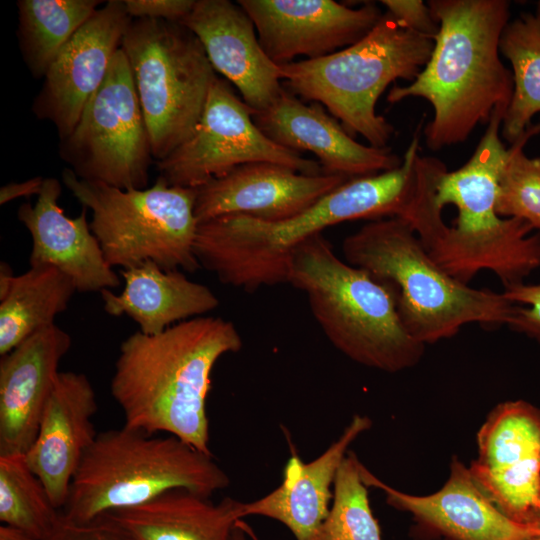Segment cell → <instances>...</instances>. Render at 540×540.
I'll return each instance as SVG.
<instances>
[{"mask_svg":"<svg viewBox=\"0 0 540 540\" xmlns=\"http://www.w3.org/2000/svg\"><path fill=\"white\" fill-rule=\"evenodd\" d=\"M417 158V150L408 148L399 167L350 179L285 220L225 215L198 224L194 250L200 267L248 292L287 283L294 249L327 227L356 219L407 218L419 193Z\"/></svg>","mask_w":540,"mask_h":540,"instance_id":"obj_1","label":"cell"},{"mask_svg":"<svg viewBox=\"0 0 540 540\" xmlns=\"http://www.w3.org/2000/svg\"><path fill=\"white\" fill-rule=\"evenodd\" d=\"M241 347L235 325L212 316L176 323L157 335L128 336L110 385L124 426L164 432L212 455L206 410L211 373L223 355Z\"/></svg>","mask_w":540,"mask_h":540,"instance_id":"obj_2","label":"cell"},{"mask_svg":"<svg viewBox=\"0 0 540 540\" xmlns=\"http://www.w3.org/2000/svg\"><path fill=\"white\" fill-rule=\"evenodd\" d=\"M439 22L431 57L407 86L394 85L389 103L420 97L433 107L422 130L427 147L438 151L465 142L494 109L507 106L513 75L500 58L499 43L509 22L506 0H431Z\"/></svg>","mask_w":540,"mask_h":540,"instance_id":"obj_3","label":"cell"},{"mask_svg":"<svg viewBox=\"0 0 540 540\" xmlns=\"http://www.w3.org/2000/svg\"><path fill=\"white\" fill-rule=\"evenodd\" d=\"M506 109H494L470 159L454 171L445 169L437 183V206L454 205L458 215L426 250L439 267L466 285L489 270L506 287L540 268V233L531 234L534 229L522 219L496 213L499 177L508 155L500 138Z\"/></svg>","mask_w":540,"mask_h":540,"instance_id":"obj_4","label":"cell"},{"mask_svg":"<svg viewBox=\"0 0 540 540\" xmlns=\"http://www.w3.org/2000/svg\"><path fill=\"white\" fill-rule=\"evenodd\" d=\"M287 283L304 292L329 342L354 362L396 373L422 358L425 345L404 327L395 288L340 259L323 233L294 249Z\"/></svg>","mask_w":540,"mask_h":540,"instance_id":"obj_5","label":"cell"},{"mask_svg":"<svg viewBox=\"0 0 540 540\" xmlns=\"http://www.w3.org/2000/svg\"><path fill=\"white\" fill-rule=\"evenodd\" d=\"M342 252L346 262L395 288L404 327L424 345L450 338L470 323L507 325L516 307L502 293L475 289L450 276L399 217L363 225L343 240Z\"/></svg>","mask_w":540,"mask_h":540,"instance_id":"obj_6","label":"cell"},{"mask_svg":"<svg viewBox=\"0 0 540 540\" xmlns=\"http://www.w3.org/2000/svg\"><path fill=\"white\" fill-rule=\"evenodd\" d=\"M230 479L213 455L172 435L128 428L98 433L73 477L63 517L84 524L185 489L210 498Z\"/></svg>","mask_w":540,"mask_h":540,"instance_id":"obj_7","label":"cell"},{"mask_svg":"<svg viewBox=\"0 0 540 540\" xmlns=\"http://www.w3.org/2000/svg\"><path fill=\"white\" fill-rule=\"evenodd\" d=\"M434 40L400 25L389 13L355 44L317 59L279 66L294 95L324 105L352 137L383 148L393 126L376 103L397 79L414 81L429 61Z\"/></svg>","mask_w":540,"mask_h":540,"instance_id":"obj_8","label":"cell"},{"mask_svg":"<svg viewBox=\"0 0 540 540\" xmlns=\"http://www.w3.org/2000/svg\"><path fill=\"white\" fill-rule=\"evenodd\" d=\"M62 182L92 212L90 228L111 267L153 261L168 271L195 272L196 189L168 185L158 176L144 189L123 190L62 171Z\"/></svg>","mask_w":540,"mask_h":540,"instance_id":"obj_9","label":"cell"},{"mask_svg":"<svg viewBox=\"0 0 540 540\" xmlns=\"http://www.w3.org/2000/svg\"><path fill=\"white\" fill-rule=\"evenodd\" d=\"M156 162L194 131L217 77L199 39L183 24L136 18L121 43Z\"/></svg>","mask_w":540,"mask_h":540,"instance_id":"obj_10","label":"cell"},{"mask_svg":"<svg viewBox=\"0 0 540 540\" xmlns=\"http://www.w3.org/2000/svg\"><path fill=\"white\" fill-rule=\"evenodd\" d=\"M59 156L80 179L123 190L148 186L154 160L131 70L120 48Z\"/></svg>","mask_w":540,"mask_h":540,"instance_id":"obj_11","label":"cell"},{"mask_svg":"<svg viewBox=\"0 0 540 540\" xmlns=\"http://www.w3.org/2000/svg\"><path fill=\"white\" fill-rule=\"evenodd\" d=\"M254 110L231 85L216 77L190 137L156 162L168 185L196 189L251 162H272L301 174H324L318 161L276 144L256 126Z\"/></svg>","mask_w":540,"mask_h":540,"instance_id":"obj_12","label":"cell"},{"mask_svg":"<svg viewBox=\"0 0 540 540\" xmlns=\"http://www.w3.org/2000/svg\"><path fill=\"white\" fill-rule=\"evenodd\" d=\"M470 473L511 520L533 526L540 516V409L524 400L498 404L477 434Z\"/></svg>","mask_w":540,"mask_h":540,"instance_id":"obj_13","label":"cell"},{"mask_svg":"<svg viewBox=\"0 0 540 540\" xmlns=\"http://www.w3.org/2000/svg\"><path fill=\"white\" fill-rule=\"evenodd\" d=\"M131 20L124 0L105 2L51 63L32 112L55 126L59 140L72 133L105 80Z\"/></svg>","mask_w":540,"mask_h":540,"instance_id":"obj_14","label":"cell"},{"mask_svg":"<svg viewBox=\"0 0 540 540\" xmlns=\"http://www.w3.org/2000/svg\"><path fill=\"white\" fill-rule=\"evenodd\" d=\"M262 49L278 66L317 59L365 37L383 16L373 2L353 9L333 0H238Z\"/></svg>","mask_w":540,"mask_h":540,"instance_id":"obj_15","label":"cell"},{"mask_svg":"<svg viewBox=\"0 0 540 540\" xmlns=\"http://www.w3.org/2000/svg\"><path fill=\"white\" fill-rule=\"evenodd\" d=\"M350 179L306 175L278 163L251 162L196 188L198 224L225 215L266 221L296 216Z\"/></svg>","mask_w":540,"mask_h":540,"instance_id":"obj_16","label":"cell"},{"mask_svg":"<svg viewBox=\"0 0 540 540\" xmlns=\"http://www.w3.org/2000/svg\"><path fill=\"white\" fill-rule=\"evenodd\" d=\"M361 477L367 487L382 490L391 507L408 512L422 530L446 540H529L540 529L515 522L484 494L467 468L456 457L446 483L437 492L417 496L382 482L363 464Z\"/></svg>","mask_w":540,"mask_h":540,"instance_id":"obj_17","label":"cell"},{"mask_svg":"<svg viewBox=\"0 0 540 540\" xmlns=\"http://www.w3.org/2000/svg\"><path fill=\"white\" fill-rule=\"evenodd\" d=\"M253 120L276 144L315 154L324 174L353 179L393 170L403 162L387 146L357 142L320 103L307 105L285 88L268 108L254 112Z\"/></svg>","mask_w":540,"mask_h":540,"instance_id":"obj_18","label":"cell"},{"mask_svg":"<svg viewBox=\"0 0 540 540\" xmlns=\"http://www.w3.org/2000/svg\"><path fill=\"white\" fill-rule=\"evenodd\" d=\"M201 42L213 69L234 84L255 112L268 108L284 90L281 70L262 49L255 26L229 0H195L181 22Z\"/></svg>","mask_w":540,"mask_h":540,"instance_id":"obj_19","label":"cell"},{"mask_svg":"<svg viewBox=\"0 0 540 540\" xmlns=\"http://www.w3.org/2000/svg\"><path fill=\"white\" fill-rule=\"evenodd\" d=\"M94 388L84 373L59 372L45 404L36 437L25 453L28 466L62 510L80 462L94 442Z\"/></svg>","mask_w":540,"mask_h":540,"instance_id":"obj_20","label":"cell"},{"mask_svg":"<svg viewBox=\"0 0 540 540\" xmlns=\"http://www.w3.org/2000/svg\"><path fill=\"white\" fill-rule=\"evenodd\" d=\"M69 333L43 328L0 359V455L31 447L48 397L69 351Z\"/></svg>","mask_w":540,"mask_h":540,"instance_id":"obj_21","label":"cell"},{"mask_svg":"<svg viewBox=\"0 0 540 540\" xmlns=\"http://www.w3.org/2000/svg\"><path fill=\"white\" fill-rule=\"evenodd\" d=\"M61 184L56 178H44L34 205L23 203L18 220L32 238L29 266H53L69 276L77 292H101L121 283L105 259L100 244L87 220L88 209L71 218L58 203Z\"/></svg>","mask_w":540,"mask_h":540,"instance_id":"obj_22","label":"cell"},{"mask_svg":"<svg viewBox=\"0 0 540 540\" xmlns=\"http://www.w3.org/2000/svg\"><path fill=\"white\" fill-rule=\"evenodd\" d=\"M371 426L369 417L356 414L339 438L316 459L305 463L291 456L282 483L258 500L240 502V518L268 517L284 524L296 540H314L328 515L331 487L349 446Z\"/></svg>","mask_w":540,"mask_h":540,"instance_id":"obj_23","label":"cell"},{"mask_svg":"<svg viewBox=\"0 0 540 540\" xmlns=\"http://www.w3.org/2000/svg\"><path fill=\"white\" fill-rule=\"evenodd\" d=\"M120 294L100 292L109 315H126L145 335H157L172 325L214 310L219 299L206 285L189 280L181 271H168L146 261L121 271Z\"/></svg>","mask_w":540,"mask_h":540,"instance_id":"obj_24","label":"cell"},{"mask_svg":"<svg viewBox=\"0 0 540 540\" xmlns=\"http://www.w3.org/2000/svg\"><path fill=\"white\" fill-rule=\"evenodd\" d=\"M240 501L217 504L185 489H174L142 505L106 514L135 540H232Z\"/></svg>","mask_w":540,"mask_h":540,"instance_id":"obj_25","label":"cell"},{"mask_svg":"<svg viewBox=\"0 0 540 540\" xmlns=\"http://www.w3.org/2000/svg\"><path fill=\"white\" fill-rule=\"evenodd\" d=\"M77 292L73 280L53 266L30 267L15 276L0 265V355L37 331L54 325Z\"/></svg>","mask_w":540,"mask_h":540,"instance_id":"obj_26","label":"cell"},{"mask_svg":"<svg viewBox=\"0 0 540 540\" xmlns=\"http://www.w3.org/2000/svg\"><path fill=\"white\" fill-rule=\"evenodd\" d=\"M101 3L99 0L17 1L18 45L34 78H44L58 53Z\"/></svg>","mask_w":540,"mask_h":540,"instance_id":"obj_27","label":"cell"},{"mask_svg":"<svg viewBox=\"0 0 540 540\" xmlns=\"http://www.w3.org/2000/svg\"><path fill=\"white\" fill-rule=\"evenodd\" d=\"M500 53L512 66L513 93L502 121V137L514 143L540 112V4L504 28Z\"/></svg>","mask_w":540,"mask_h":540,"instance_id":"obj_28","label":"cell"},{"mask_svg":"<svg viewBox=\"0 0 540 540\" xmlns=\"http://www.w3.org/2000/svg\"><path fill=\"white\" fill-rule=\"evenodd\" d=\"M25 454L0 455V521L36 539H46L61 519Z\"/></svg>","mask_w":540,"mask_h":540,"instance_id":"obj_29","label":"cell"},{"mask_svg":"<svg viewBox=\"0 0 540 540\" xmlns=\"http://www.w3.org/2000/svg\"><path fill=\"white\" fill-rule=\"evenodd\" d=\"M357 455L348 451L333 484L332 507L314 540H382Z\"/></svg>","mask_w":540,"mask_h":540,"instance_id":"obj_30","label":"cell"},{"mask_svg":"<svg viewBox=\"0 0 540 540\" xmlns=\"http://www.w3.org/2000/svg\"><path fill=\"white\" fill-rule=\"evenodd\" d=\"M540 133V123L532 124L508 148L499 177L496 213L502 218H518L540 233V157L530 158L524 146Z\"/></svg>","mask_w":540,"mask_h":540,"instance_id":"obj_31","label":"cell"},{"mask_svg":"<svg viewBox=\"0 0 540 540\" xmlns=\"http://www.w3.org/2000/svg\"><path fill=\"white\" fill-rule=\"evenodd\" d=\"M502 294L514 304L526 305H516L507 326L540 342V283L511 285Z\"/></svg>","mask_w":540,"mask_h":540,"instance_id":"obj_32","label":"cell"},{"mask_svg":"<svg viewBox=\"0 0 540 540\" xmlns=\"http://www.w3.org/2000/svg\"><path fill=\"white\" fill-rule=\"evenodd\" d=\"M44 540H135L125 529L107 516L77 524L63 515L54 531Z\"/></svg>","mask_w":540,"mask_h":540,"instance_id":"obj_33","label":"cell"},{"mask_svg":"<svg viewBox=\"0 0 540 540\" xmlns=\"http://www.w3.org/2000/svg\"><path fill=\"white\" fill-rule=\"evenodd\" d=\"M397 22L403 27L429 38L439 33V22L432 14L428 4L421 0H382Z\"/></svg>","mask_w":540,"mask_h":540,"instance_id":"obj_34","label":"cell"},{"mask_svg":"<svg viewBox=\"0 0 540 540\" xmlns=\"http://www.w3.org/2000/svg\"><path fill=\"white\" fill-rule=\"evenodd\" d=\"M195 0H124L132 19L148 18L181 23L193 8Z\"/></svg>","mask_w":540,"mask_h":540,"instance_id":"obj_35","label":"cell"},{"mask_svg":"<svg viewBox=\"0 0 540 540\" xmlns=\"http://www.w3.org/2000/svg\"><path fill=\"white\" fill-rule=\"evenodd\" d=\"M44 178L33 177L22 182H10L0 189V204L4 205L9 201L33 195H39L43 186Z\"/></svg>","mask_w":540,"mask_h":540,"instance_id":"obj_36","label":"cell"},{"mask_svg":"<svg viewBox=\"0 0 540 540\" xmlns=\"http://www.w3.org/2000/svg\"><path fill=\"white\" fill-rule=\"evenodd\" d=\"M0 540H36L25 533L11 528L9 526L2 525L0 527Z\"/></svg>","mask_w":540,"mask_h":540,"instance_id":"obj_37","label":"cell"},{"mask_svg":"<svg viewBox=\"0 0 540 540\" xmlns=\"http://www.w3.org/2000/svg\"><path fill=\"white\" fill-rule=\"evenodd\" d=\"M232 540H246V532L241 526L240 521L235 525L233 529Z\"/></svg>","mask_w":540,"mask_h":540,"instance_id":"obj_38","label":"cell"},{"mask_svg":"<svg viewBox=\"0 0 540 540\" xmlns=\"http://www.w3.org/2000/svg\"><path fill=\"white\" fill-rule=\"evenodd\" d=\"M533 526L540 529V516L534 521Z\"/></svg>","mask_w":540,"mask_h":540,"instance_id":"obj_39","label":"cell"},{"mask_svg":"<svg viewBox=\"0 0 540 540\" xmlns=\"http://www.w3.org/2000/svg\"><path fill=\"white\" fill-rule=\"evenodd\" d=\"M529 540H540V536L534 537V538L529 539Z\"/></svg>","mask_w":540,"mask_h":540,"instance_id":"obj_40","label":"cell"}]
</instances>
